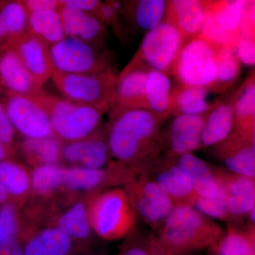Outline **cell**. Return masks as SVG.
<instances>
[{
  "label": "cell",
  "instance_id": "6da1fadb",
  "mask_svg": "<svg viewBox=\"0 0 255 255\" xmlns=\"http://www.w3.org/2000/svg\"><path fill=\"white\" fill-rule=\"evenodd\" d=\"M150 110H128L110 119L107 137L114 160L147 174L164 156L162 124Z\"/></svg>",
  "mask_w": 255,
  "mask_h": 255
},
{
  "label": "cell",
  "instance_id": "7a4b0ae2",
  "mask_svg": "<svg viewBox=\"0 0 255 255\" xmlns=\"http://www.w3.org/2000/svg\"><path fill=\"white\" fill-rule=\"evenodd\" d=\"M224 231L194 206L174 207L156 234L169 255H182L209 249Z\"/></svg>",
  "mask_w": 255,
  "mask_h": 255
},
{
  "label": "cell",
  "instance_id": "3957f363",
  "mask_svg": "<svg viewBox=\"0 0 255 255\" xmlns=\"http://www.w3.org/2000/svg\"><path fill=\"white\" fill-rule=\"evenodd\" d=\"M30 99L45 110L53 134L63 142L76 141L91 135L102 126L105 114L94 107L55 97L44 90Z\"/></svg>",
  "mask_w": 255,
  "mask_h": 255
},
{
  "label": "cell",
  "instance_id": "277c9868",
  "mask_svg": "<svg viewBox=\"0 0 255 255\" xmlns=\"http://www.w3.org/2000/svg\"><path fill=\"white\" fill-rule=\"evenodd\" d=\"M88 214L92 230L104 241L124 239L137 227V219L123 187H116L92 196Z\"/></svg>",
  "mask_w": 255,
  "mask_h": 255
},
{
  "label": "cell",
  "instance_id": "5b68a950",
  "mask_svg": "<svg viewBox=\"0 0 255 255\" xmlns=\"http://www.w3.org/2000/svg\"><path fill=\"white\" fill-rule=\"evenodd\" d=\"M51 79L65 100L94 107L106 113L113 101L119 75L114 70L85 74L55 71Z\"/></svg>",
  "mask_w": 255,
  "mask_h": 255
},
{
  "label": "cell",
  "instance_id": "8992f818",
  "mask_svg": "<svg viewBox=\"0 0 255 255\" xmlns=\"http://www.w3.org/2000/svg\"><path fill=\"white\" fill-rule=\"evenodd\" d=\"M218 47L199 36L189 40L179 52L171 73L181 85L211 90L217 78Z\"/></svg>",
  "mask_w": 255,
  "mask_h": 255
},
{
  "label": "cell",
  "instance_id": "52a82bcc",
  "mask_svg": "<svg viewBox=\"0 0 255 255\" xmlns=\"http://www.w3.org/2000/svg\"><path fill=\"white\" fill-rule=\"evenodd\" d=\"M138 176L125 164L113 160L101 169L65 167L64 190L74 197L94 196L116 187H124Z\"/></svg>",
  "mask_w": 255,
  "mask_h": 255
},
{
  "label": "cell",
  "instance_id": "ba28073f",
  "mask_svg": "<svg viewBox=\"0 0 255 255\" xmlns=\"http://www.w3.org/2000/svg\"><path fill=\"white\" fill-rule=\"evenodd\" d=\"M187 41L174 24L164 19L157 27L146 32L140 48L131 60L150 70L169 75Z\"/></svg>",
  "mask_w": 255,
  "mask_h": 255
},
{
  "label": "cell",
  "instance_id": "9c48e42d",
  "mask_svg": "<svg viewBox=\"0 0 255 255\" xmlns=\"http://www.w3.org/2000/svg\"><path fill=\"white\" fill-rule=\"evenodd\" d=\"M55 71L70 74L102 73L114 70L102 48L74 37L65 36L50 46Z\"/></svg>",
  "mask_w": 255,
  "mask_h": 255
},
{
  "label": "cell",
  "instance_id": "30bf717a",
  "mask_svg": "<svg viewBox=\"0 0 255 255\" xmlns=\"http://www.w3.org/2000/svg\"><path fill=\"white\" fill-rule=\"evenodd\" d=\"M123 189L137 219L147 225L154 233L158 232L175 207L171 199L146 174L137 176Z\"/></svg>",
  "mask_w": 255,
  "mask_h": 255
},
{
  "label": "cell",
  "instance_id": "8fae6325",
  "mask_svg": "<svg viewBox=\"0 0 255 255\" xmlns=\"http://www.w3.org/2000/svg\"><path fill=\"white\" fill-rule=\"evenodd\" d=\"M0 102L18 137L40 138L54 135L48 114L31 99L6 92L0 97Z\"/></svg>",
  "mask_w": 255,
  "mask_h": 255
},
{
  "label": "cell",
  "instance_id": "7c38bea8",
  "mask_svg": "<svg viewBox=\"0 0 255 255\" xmlns=\"http://www.w3.org/2000/svg\"><path fill=\"white\" fill-rule=\"evenodd\" d=\"M107 137V124L88 136L76 141L63 142L61 164L67 167L101 169L113 160Z\"/></svg>",
  "mask_w": 255,
  "mask_h": 255
},
{
  "label": "cell",
  "instance_id": "4fadbf2b",
  "mask_svg": "<svg viewBox=\"0 0 255 255\" xmlns=\"http://www.w3.org/2000/svg\"><path fill=\"white\" fill-rule=\"evenodd\" d=\"M92 196H82L57 209L46 226L58 228L84 249H94L97 237L92 230L88 214V203Z\"/></svg>",
  "mask_w": 255,
  "mask_h": 255
},
{
  "label": "cell",
  "instance_id": "5bb4252c",
  "mask_svg": "<svg viewBox=\"0 0 255 255\" xmlns=\"http://www.w3.org/2000/svg\"><path fill=\"white\" fill-rule=\"evenodd\" d=\"M6 45L17 55L37 86L43 89L55 72L49 45L30 33L8 40Z\"/></svg>",
  "mask_w": 255,
  "mask_h": 255
},
{
  "label": "cell",
  "instance_id": "9a60e30c",
  "mask_svg": "<svg viewBox=\"0 0 255 255\" xmlns=\"http://www.w3.org/2000/svg\"><path fill=\"white\" fill-rule=\"evenodd\" d=\"M212 166L220 187L226 194L232 224L238 226L255 209V178L233 173L223 167Z\"/></svg>",
  "mask_w": 255,
  "mask_h": 255
},
{
  "label": "cell",
  "instance_id": "2e32d148",
  "mask_svg": "<svg viewBox=\"0 0 255 255\" xmlns=\"http://www.w3.org/2000/svg\"><path fill=\"white\" fill-rule=\"evenodd\" d=\"M150 69L130 60L119 75L117 90L108 112L110 119L128 110H147L145 82Z\"/></svg>",
  "mask_w": 255,
  "mask_h": 255
},
{
  "label": "cell",
  "instance_id": "e0dca14e",
  "mask_svg": "<svg viewBox=\"0 0 255 255\" xmlns=\"http://www.w3.org/2000/svg\"><path fill=\"white\" fill-rule=\"evenodd\" d=\"M206 116H174L162 132L164 157L177 159L202 148L201 132Z\"/></svg>",
  "mask_w": 255,
  "mask_h": 255
},
{
  "label": "cell",
  "instance_id": "ac0fdd59",
  "mask_svg": "<svg viewBox=\"0 0 255 255\" xmlns=\"http://www.w3.org/2000/svg\"><path fill=\"white\" fill-rule=\"evenodd\" d=\"M65 166L49 164L31 170V196L23 208H38L68 204L75 199L65 192Z\"/></svg>",
  "mask_w": 255,
  "mask_h": 255
},
{
  "label": "cell",
  "instance_id": "d6986e66",
  "mask_svg": "<svg viewBox=\"0 0 255 255\" xmlns=\"http://www.w3.org/2000/svg\"><path fill=\"white\" fill-rule=\"evenodd\" d=\"M146 175L152 178L175 207L195 205L197 195L177 159L163 156Z\"/></svg>",
  "mask_w": 255,
  "mask_h": 255
},
{
  "label": "cell",
  "instance_id": "ffe728a7",
  "mask_svg": "<svg viewBox=\"0 0 255 255\" xmlns=\"http://www.w3.org/2000/svg\"><path fill=\"white\" fill-rule=\"evenodd\" d=\"M18 239L21 242L23 255H73L89 251L52 226H28Z\"/></svg>",
  "mask_w": 255,
  "mask_h": 255
},
{
  "label": "cell",
  "instance_id": "44dd1931",
  "mask_svg": "<svg viewBox=\"0 0 255 255\" xmlns=\"http://www.w3.org/2000/svg\"><path fill=\"white\" fill-rule=\"evenodd\" d=\"M215 157L233 173L255 178V138L233 130L229 136L214 146Z\"/></svg>",
  "mask_w": 255,
  "mask_h": 255
},
{
  "label": "cell",
  "instance_id": "7402d4cb",
  "mask_svg": "<svg viewBox=\"0 0 255 255\" xmlns=\"http://www.w3.org/2000/svg\"><path fill=\"white\" fill-rule=\"evenodd\" d=\"M0 83L5 91L29 98L43 90L34 83L17 55L6 45L0 46Z\"/></svg>",
  "mask_w": 255,
  "mask_h": 255
},
{
  "label": "cell",
  "instance_id": "603a6c76",
  "mask_svg": "<svg viewBox=\"0 0 255 255\" xmlns=\"http://www.w3.org/2000/svg\"><path fill=\"white\" fill-rule=\"evenodd\" d=\"M59 12L65 36L79 38L102 48L107 33L106 25L95 14L63 5Z\"/></svg>",
  "mask_w": 255,
  "mask_h": 255
},
{
  "label": "cell",
  "instance_id": "cb8c5ba5",
  "mask_svg": "<svg viewBox=\"0 0 255 255\" xmlns=\"http://www.w3.org/2000/svg\"><path fill=\"white\" fill-rule=\"evenodd\" d=\"M63 142L56 137H19L14 147L16 159L30 169L49 164H61Z\"/></svg>",
  "mask_w": 255,
  "mask_h": 255
},
{
  "label": "cell",
  "instance_id": "d4e9b609",
  "mask_svg": "<svg viewBox=\"0 0 255 255\" xmlns=\"http://www.w3.org/2000/svg\"><path fill=\"white\" fill-rule=\"evenodd\" d=\"M0 186L10 201L22 209L31 196V169L16 159L0 161Z\"/></svg>",
  "mask_w": 255,
  "mask_h": 255
},
{
  "label": "cell",
  "instance_id": "484cf974",
  "mask_svg": "<svg viewBox=\"0 0 255 255\" xmlns=\"http://www.w3.org/2000/svg\"><path fill=\"white\" fill-rule=\"evenodd\" d=\"M205 16V1L199 0L167 1L164 19L174 24L189 41L199 36Z\"/></svg>",
  "mask_w": 255,
  "mask_h": 255
},
{
  "label": "cell",
  "instance_id": "4316f807",
  "mask_svg": "<svg viewBox=\"0 0 255 255\" xmlns=\"http://www.w3.org/2000/svg\"><path fill=\"white\" fill-rule=\"evenodd\" d=\"M177 162L187 176L197 196L214 198L218 195L220 186L212 164L208 163L194 153L179 156Z\"/></svg>",
  "mask_w": 255,
  "mask_h": 255
},
{
  "label": "cell",
  "instance_id": "83f0119b",
  "mask_svg": "<svg viewBox=\"0 0 255 255\" xmlns=\"http://www.w3.org/2000/svg\"><path fill=\"white\" fill-rule=\"evenodd\" d=\"M235 126L236 119L231 101L217 102L204 120L201 132L202 147H214L226 140Z\"/></svg>",
  "mask_w": 255,
  "mask_h": 255
},
{
  "label": "cell",
  "instance_id": "f1b7e54d",
  "mask_svg": "<svg viewBox=\"0 0 255 255\" xmlns=\"http://www.w3.org/2000/svg\"><path fill=\"white\" fill-rule=\"evenodd\" d=\"M231 101L234 111V130L247 137L255 138V80L252 72Z\"/></svg>",
  "mask_w": 255,
  "mask_h": 255
},
{
  "label": "cell",
  "instance_id": "f546056e",
  "mask_svg": "<svg viewBox=\"0 0 255 255\" xmlns=\"http://www.w3.org/2000/svg\"><path fill=\"white\" fill-rule=\"evenodd\" d=\"M173 91L169 75L149 70L145 82V97L149 110L162 120L171 116V99Z\"/></svg>",
  "mask_w": 255,
  "mask_h": 255
},
{
  "label": "cell",
  "instance_id": "4dcf8cb0",
  "mask_svg": "<svg viewBox=\"0 0 255 255\" xmlns=\"http://www.w3.org/2000/svg\"><path fill=\"white\" fill-rule=\"evenodd\" d=\"M210 251L217 255H255V226L241 229L234 224H228L222 238Z\"/></svg>",
  "mask_w": 255,
  "mask_h": 255
},
{
  "label": "cell",
  "instance_id": "1f68e13d",
  "mask_svg": "<svg viewBox=\"0 0 255 255\" xmlns=\"http://www.w3.org/2000/svg\"><path fill=\"white\" fill-rule=\"evenodd\" d=\"M164 0H140L123 3L124 11L134 24L140 29L149 31L163 21L167 9Z\"/></svg>",
  "mask_w": 255,
  "mask_h": 255
},
{
  "label": "cell",
  "instance_id": "d6a6232c",
  "mask_svg": "<svg viewBox=\"0 0 255 255\" xmlns=\"http://www.w3.org/2000/svg\"><path fill=\"white\" fill-rule=\"evenodd\" d=\"M28 33L34 35L49 46L65 38L59 10L29 13Z\"/></svg>",
  "mask_w": 255,
  "mask_h": 255
},
{
  "label": "cell",
  "instance_id": "836d02e7",
  "mask_svg": "<svg viewBox=\"0 0 255 255\" xmlns=\"http://www.w3.org/2000/svg\"><path fill=\"white\" fill-rule=\"evenodd\" d=\"M246 3V0L205 1L206 8L211 11L216 22L235 38L239 37L238 30Z\"/></svg>",
  "mask_w": 255,
  "mask_h": 255
},
{
  "label": "cell",
  "instance_id": "e575fe53",
  "mask_svg": "<svg viewBox=\"0 0 255 255\" xmlns=\"http://www.w3.org/2000/svg\"><path fill=\"white\" fill-rule=\"evenodd\" d=\"M0 15L8 40L28 33L29 13L22 0L0 1Z\"/></svg>",
  "mask_w": 255,
  "mask_h": 255
},
{
  "label": "cell",
  "instance_id": "d590c367",
  "mask_svg": "<svg viewBox=\"0 0 255 255\" xmlns=\"http://www.w3.org/2000/svg\"><path fill=\"white\" fill-rule=\"evenodd\" d=\"M216 59L217 78L211 90L221 92L232 86L239 78L241 64L231 46L218 47Z\"/></svg>",
  "mask_w": 255,
  "mask_h": 255
},
{
  "label": "cell",
  "instance_id": "8d00e7d4",
  "mask_svg": "<svg viewBox=\"0 0 255 255\" xmlns=\"http://www.w3.org/2000/svg\"><path fill=\"white\" fill-rule=\"evenodd\" d=\"M25 228L22 211L11 201L0 206V243L19 238Z\"/></svg>",
  "mask_w": 255,
  "mask_h": 255
},
{
  "label": "cell",
  "instance_id": "74e56055",
  "mask_svg": "<svg viewBox=\"0 0 255 255\" xmlns=\"http://www.w3.org/2000/svg\"><path fill=\"white\" fill-rule=\"evenodd\" d=\"M194 207L211 219L221 220L226 221L228 224H232V219L226 204V194L221 187L219 194L214 198L197 196Z\"/></svg>",
  "mask_w": 255,
  "mask_h": 255
},
{
  "label": "cell",
  "instance_id": "f35d334b",
  "mask_svg": "<svg viewBox=\"0 0 255 255\" xmlns=\"http://www.w3.org/2000/svg\"><path fill=\"white\" fill-rule=\"evenodd\" d=\"M216 46H231L236 38L225 31L206 8L205 4V16L201 24L199 36Z\"/></svg>",
  "mask_w": 255,
  "mask_h": 255
},
{
  "label": "cell",
  "instance_id": "ab89813d",
  "mask_svg": "<svg viewBox=\"0 0 255 255\" xmlns=\"http://www.w3.org/2000/svg\"><path fill=\"white\" fill-rule=\"evenodd\" d=\"M152 233L135 228L124 238L117 255H148Z\"/></svg>",
  "mask_w": 255,
  "mask_h": 255
},
{
  "label": "cell",
  "instance_id": "60d3db41",
  "mask_svg": "<svg viewBox=\"0 0 255 255\" xmlns=\"http://www.w3.org/2000/svg\"><path fill=\"white\" fill-rule=\"evenodd\" d=\"M210 90L206 87H192L181 85L172 91L171 99V114L172 111L187 105L191 102L204 100L209 95Z\"/></svg>",
  "mask_w": 255,
  "mask_h": 255
},
{
  "label": "cell",
  "instance_id": "b9f144b4",
  "mask_svg": "<svg viewBox=\"0 0 255 255\" xmlns=\"http://www.w3.org/2000/svg\"><path fill=\"white\" fill-rule=\"evenodd\" d=\"M231 48L240 63L254 66L255 63V43L253 40H248L238 37Z\"/></svg>",
  "mask_w": 255,
  "mask_h": 255
},
{
  "label": "cell",
  "instance_id": "7bdbcfd3",
  "mask_svg": "<svg viewBox=\"0 0 255 255\" xmlns=\"http://www.w3.org/2000/svg\"><path fill=\"white\" fill-rule=\"evenodd\" d=\"M255 1H247L241 23L238 35L244 39L255 41Z\"/></svg>",
  "mask_w": 255,
  "mask_h": 255
},
{
  "label": "cell",
  "instance_id": "ee69618b",
  "mask_svg": "<svg viewBox=\"0 0 255 255\" xmlns=\"http://www.w3.org/2000/svg\"><path fill=\"white\" fill-rule=\"evenodd\" d=\"M18 135L10 122L4 106L0 102V141L14 149Z\"/></svg>",
  "mask_w": 255,
  "mask_h": 255
},
{
  "label": "cell",
  "instance_id": "f6af8a7d",
  "mask_svg": "<svg viewBox=\"0 0 255 255\" xmlns=\"http://www.w3.org/2000/svg\"><path fill=\"white\" fill-rule=\"evenodd\" d=\"M216 103L211 104L206 100H199L191 102L187 105L178 107L172 111L171 115L205 116L214 108Z\"/></svg>",
  "mask_w": 255,
  "mask_h": 255
},
{
  "label": "cell",
  "instance_id": "bcb514c9",
  "mask_svg": "<svg viewBox=\"0 0 255 255\" xmlns=\"http://www.w3.org/2000/svg\"><path fill=\"white\" fill-rule=\"evenodd\" d=\"M28 13L43 11H58L61 4L60 0H22Z\"/></svg>",
  "mask_w": 255,
  "mask_h": 255
},
{
  "label": "cell",
  "instance_id": "7dc6e473",
  "mask_svg": "<svg viewBox=\"0 0 255 255\" xmlns=\"http://www.w3.org/2000/svg\"><path fill=\"white\" fill-rule=\"evenodd\" d=\"M60 2L63 6L94 14L102 1L97 0H60Z\"/></svg>",
  "mask_w": 255,
  "mask_h": 255
},
{
  "label": "cell",
  "instance_id": "c3c4849f",
  "mask_svg": "<svg viewBox=\"0 0 255 255\" xmlns=\"http://www.w3.org/2000/svg\"><path fill=\"white\" fill-rule=\"evenodd\" d=\"M0 255H23L19 239L11 238L0 243Z\"/></svg>",
  "mask_w": 255,
  "mask_h": 255
},
{
  "label": "cell",
  "instance_id": "681fc988",
  "mask_svg": "<svg viewBox=\"0 0 255 255\" xmlns=\"http://www.w3.org/2000/svg\"><path fill=\"white\" fill-rule=\"evenodd\" d=\"M148 255H169L154 233L151 238Z\"/></svg>",
  "mask_w": 255,
  "mask_h": 255
},
{
  "label": "cell",
  "instance_id": "f907efd6",
  "mask_svg": "<svg viewBox=\"0 0 255 255\" xmlns=\"http://www.w3.org/2000/svg\"><path fill=\"white\" fill-rule=\"evenodd\" d=\"M7 159H16L14 149L0 141V161Z\"/></svg>",
  "mask_w": 255,
  "mask_h": 255
},
{
  "label": "cell",
  "instance_id": "816d5d0a",
  "mask_svg": "<svg viewBox=\"0 0 255 255\" xmlns=\"http://www.w3.org/2000/svg\"><path fill=\"white\" fill-rule=\"evenodd\" d=\"M8 41L7 35L5 31L4 23L1 19V15H0V46H4L6 44Z\"/></svg>",
  "mask_w": 255,
  "mask_h": 255
},
{
  "label": "cell",
  "instance_id": "f5cc1de1",
  "mask_svg": "<svg viewBox=\"0 0 255 255\" xmlns=\"http://www.w3.org/2000/svg\"><path fill=\"white\" fill-rule=\"evenodd\" d=\"M10 201L9 196L6 194V191L0 186V206Z\"/></svg>",
  "mask_w": 255,
  "mask_h": 255
},
{
  "label": "cell",
  "instance_id": "db71d44e",
  "mask_svg": "<svg viewBox=\"0 0 255 255\" xmlns=\"http://www.w3.org/2000/svg\"><path fill=\"white\" fill-rule=\"evenodd\" d=\"M73 255H97L96 254L94 249L89 250V251L80 252V253H75Z\"/></svg>",
  "mask_w": 255,
  "mask_h": 255
},
{
  "label": "cell",
  "instance_id": "11a10c76",
  "mask_svg": "<svg viewBox=\"0 0 255 255\" xmlns=\"http://www.w3.org/2000/svg\"><path fill=\"white\" fill-rule=\"evenodd\" d=\"M5 91L4 89L3 88V87L1 86V83H0V97H1V96H3L4 95Z\"/></svg>",
  "mask_w": 255,
  "mask_h": 255
},
{
  "label": "cell",
  "instance_id": "9f6ffc18",
  "mask_svg": "<svg viewBox=\"0 0 255 255\" xmlns=\"http://www.w3.org/2000/svg\"><path fill=\"white\" fill-rule=\"evenodd\" d=\"M209 251H210V253H209V255H217L216 254V253H214V252L210 251V250H209Z\"/></svg>",
  "mask_w": 255,
  "mask_h": 255
},
{
  "label": "cell",
  "instance_id": "6f0895ef",
  "mask_svg": "<svg viewBox=\"0 0 255 255\" xmlns=\"http://www.w3.org/2000/svg\"><path fill=\"white\" fill-rule=\"evenodd\" d=\"M196 253H190V254H186V255H196Z\"/></svg>",
  "mask_w": 255,
  "mask_h": 255
}]
</instances>
